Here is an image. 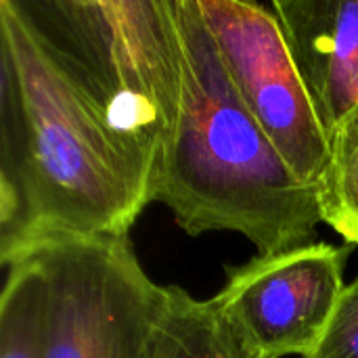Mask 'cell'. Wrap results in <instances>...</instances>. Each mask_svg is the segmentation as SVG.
Returning <instances> with one entry per match:
<instances>
[{"label":"cell","instance_id":"cell-11","mask_svg":"<svg viewBox=\"0 0 358 358\" xmlns=\"http://www.w3.org/2000/svg\"><path fill=\"white\" fill-rule=\"evenodd\" d=\"M306 358H358V277L344 287L327 331Z\"/></svg>","mask_w":358,"mask_h":358},{"label":"cell","instance_id":"cell-2","mask_svg":"<svg viewBox=\"0 0 358 358\" xmlns=\"http://www.w3.org/2000/svg\"><path fill=\"white\" fill-rule=\"evenodd\" d=\"M185 92L159 162L153 201L189 235L233 231L258 256L308 245L323 222L317 187L300 180L237 94L197 0H176Z\"/></svg>","mask_w":358,"mask_h":358},{"label":"cell","instance_id":"cell-8","mask_svg":"<svg viewBox=\"0 0 358 358\" xmlns=\"http://www.w3.org/2000/svg\"><path fill=\"white\" fill-rule=\"evenodd\" d=\"M155 358H250L212 300L168 285L155 334Z\"/></svg>","mask_w":358,"mask_h":358},{"label":"cell","instance_id":"cell-4","mask_svg":"<svg viewBox=\"0 0 358 358\" xmlns=\"http://www.w3.org/2000/svg\"><path fill=\"white\" fill-rule=\"evenodd\" d=\"M25 256L48 287L44 358H155L166 287L145 273L128 237L55 239Z\"/></svg>","mask_w":358,"mask_h":358},{"label":"cell","instance_id":"cell-7","mask_svg":"<svg viewBox=\"0 0 358 358\" xmlns=\"http://www.w3.org/2000/svg\"><path fill=\"white\" fill-rule=\"evenodd\" d=\"M271 8L329 136L358 109V0H275Z\"/></svg>","mask_w":358,"mask_h":358},{"label":"cell","instance_id":"cell-1","mask_svg":"<svg viewBox=\"0 0 358 358\" xmlns=\"http://www.w3.org/2000/svg\"><path fill=\"white\" fill-rule=\"evenodd\" d=\"M153 185L0 0V262L55 239L128 237Z\"/></svg>","mask_w":358,"mask_h":358},{"label":"cell","instance_id":"cell-5","mask_svg":"<svg viewBox=\"0 0 358 358\" xmlns=\"http://www.w3.org/2000/svg\"><path fill=\"white\" fill-rule=\"evenodd\" d=\"M227 73L275 149L310 187L329 155V136L294 63L271 4L197 0Z\"/></svg>","mask_w":358,"mask_h":358},{"label":"cell","instance_id":"cell-9","mask_svg":"<svg viewBox=\"0 0 358 358\" xmlns=\"http://www.w3.org/2000/svg\"><path fill=\"white\" fill-rule=\"evenodd\" d=\"M2 268L0 358H44L48 329L46 279L31 256Z\"/></svg>","mask_w":358,"mask_h":358},{"label":"cell","instance_id":"cell-10","mask_svg":"<svg viewBox=\"0 0 358 358\" xmlns=\"http://www.w3.org/2000/svg\"><path fill=\"white\" fill-rule=\"evenodd\" d=\"M323 222L358 245V109L329 132V155L317 182Z\"/></svg>","mask_w":358,"mask_h":358},{"label":"cell","instance_id":"cell-6","mask_svg":"<svg viewBox=\"0 0 358 358\" xmlns=\"http://www.w3.org/2000/svg\"><path fill=\"white\" fill-rule=\"evenodd\" d=\"M350 245L308 243L229 268L212 298L250 358L308 357L346 287Z\"/></svg>","mask_w":358,"mask_h":358},{"label":"cell","instance_id":"cell-3","mask_svg":"<svg viewBox=\"0 0 358 358\" xmlns=\"http://www.w3.org/2000/svg\"><path fill=\"white\" fill-rule=\"evenodd\" d=\"M122 149L155 185L185 92L176 0H15Z\"/></svg>","mask_w":358,"mask_h":358}]
</instances>
